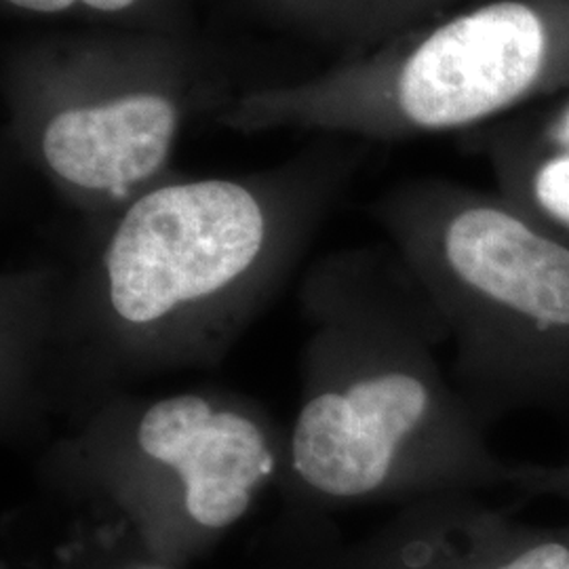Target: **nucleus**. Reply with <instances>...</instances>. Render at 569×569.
Masks as SVG:
<instances>
[{
  "instance_id": "f257e3e1",
  "label": "nucleus",
  "mask_w": 569,
  "mask_h": 569,
  "mask_svg": "<svg viewBox=\"0 0 569 569\" xmlns=\"http://www.w3.org/2000/svg\"><path fill=\"white\" fill-rule=\"evenodd\" d=\"M331 366L289 437V465L333 502L427 500L509 486L512 465L441 371L448 329L395 249L331 262Z\"/></svg>"
},
{
  "instance_id": "f03ea898",
  "label": "nucleus",
  "mask_w": 569,
  "mask_h": 569,
  "mask_svg": "<svg viewBox=\"0 0 569 569\" xmlns=\"http://www.w3.org/2000/svg\"><path fill=\"white\" fill-rule=\"evenodd\" d=\"M373 213L448 329L479 422L569 413V232L435 178L395 186Z\"/></svg>"
},
{
  "instance_id": "7ed1b4c3",
  "label": "nucleus",
  "mask_w": 569,
  "mask_h": 569,
  "mask_svg": "<svg viewBox=\"0 0 569 569\" xmlns=\"http://www.w3.org/2000/svg\"><path fill=\"white\" fill-rule=\"evenodd\" d=\"M569 91V0H488L300 81L218 108L239 133L279 129L397 142L468 131Z\"/></svg>"
},
{
  "instance_id": "20e7f679",
  "label": "nucleus",
  "mask_w": 569,
  "mask_h": 569,
  "mask_svg": "<svg viewBox=\"0 0 569 569\" xmlns=\"http://www.w3.org/2000/svg\"><path fill=\"white\" fill-rule=\"evenodd\" d=\"M327 188L310 164L152 186L110 218L93 262L103 327L146 357L211 340L283 270Z\"/></svg>"
},
{
  "instance_id": "39448f33",
  "label": "nucleus",
  "mask_w": 569,
  "mask_h": 569,
  "mask_svg": "<svg viewBox=\"0 0 569 569\" xmlns=\"http://www.w3.org/2000/svg\"><path fill=\"white\" fill-rule=\"evenodd\" d=\"M197 82L190 47L163 32L49 34L2 61L21 157L70 203L108 218L171 176Z\"/></svg>"
},
{
  "instance_id": "423d86ee",
  "label": "nucleus",
  "mask_w": 569,
  "mask_h": 569,
  "mask_svg": "<svg viewBox=\"0 0 569 569\" xmlns=\"http://www.w3.org/2000/svg\"><path fill=\"white\" fill-rule=\"evenodd\" d=\"M121 453L119 500L167 561L241 521L277 468V446L256 413L199 392L146 407Z\"/></svg>"
},
{
  "instance_id": "0eeeda50",
  "label": "nucleus",
  "mask_w": 569,
  "mask_h": 569,
  "mask_svg": "<svg viewBox=\"0 0 569 569\" xmlns=\"http://www.w3.org/2000/svg\"><path fill=\"white\" fill-rule=\"evenodd\" d=\"M367 569H569V523H521L467 493L427 498L380 536Z\"/></svg>"
},
{
  "instance_id": "6e6552de",
  "label": "nucleus",
  "mask_w": 569,
  "mask_h": 569,
  "mask_svg": "<svg viewBox=\"0 0 569 569\" xmlns=\"http://www.w3.org/2000/svg\"><path fill=\"white\" fill-rule=\"evenodd\" d=\"M4 13L37 20L91 21L110 30L178 34L183 0H0Z\"/></svg>"
},
{
  "instance_id": "1a4fd4ad",
  "label": "nucleus",
  "mask_w": 569,
  "mask_h": 569,
  "mask_svg": "<svg viewBox=\"0 0 569 569\" xmlns=\"http://www.w3.org/2000/svg\"><path fill=\"white\" fill-rule=\"evenodd\" d=\"M270 16L317 37L355 41L371 0H258Z\"/></svg>"
},
{
  "instance_id": "9d476101",
  "label": "nucleus",
  "mask_w": 569,
  "mask_h": 569,
  "mask_svg": "<svg viewBox=\"0 0 569 569\" xmlns=\"http://www.w3.org/2000/svg\"><path fill=\"white\" fill-rule=\"evenodd\" d=\"M456 0H371L363 23L350 44L352 53L373 49L430 21Z\"/></svg>"
},
{
  "instance_id": "9b49d317",
  "label": "nucleus",
  "mask_w": 569,
  "mask_h": 569,
  "mask_svg": "<svg viewBox=\"0 0 569 569\" xmlns=\"http://www.w3.org/2000/svg\"><path fill=\"white\" fill-rule=\"evenodd\" d=\"M509 488L528 498H557L569 505V465H512Z\"/></svg>"
},
{
  "instance_id": "f8f14e48",
  "label": "nucleus",
  "mask_w": 569,
  "mask_h": 569,
  "mask_svg": "<svg viewBox=\"0 0 569 569\" xmlns=\"http://www.w3.org/2000/svg\"><path fill=\"white\" fill-rule=\"evenodd\" d=\"M142 569H161V568H142Z\"/></svg>"
}]
</instances>
